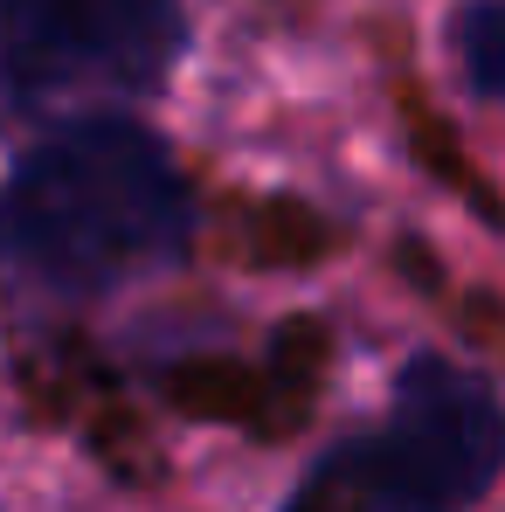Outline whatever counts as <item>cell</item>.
<instances>
[{"mask_svg":"<svg viewBox=\"0 0 505 512\" xmlns=\"http://www.w3.org/2000/svg\"><path fill=\"white\" fill-rule=\"evenodd\" d=\"M450 35H457V63H464L471 90L478 97H499L505 90V7L499 0H471Z\"/></svg>","mask_w":505,"mask_h":512,"instance_id":"4","label":"cell"},{"mask_svg":"<svg viewBox=\"0 0 505 512\" xmlns=\"http://www.w3.org/2000/svg\"><path fill=\"white\" fill-rule=\"evenodd\" d=\"M499 395L485 374L422 353L409 360L388 423L333 450L291 512H464L499 478Z\"/></svg>","mask_w":505,"mask_h":512,"instance_id":"2","label":"cell"},{"mask_svg":"<svg viewBox=\"0 0 505 512\" xmlns=\"http://www.w3.org/2000/svg\"><path fill=\"white\" fill-rule=\"evenodd\" d=\"M194 201L173 153L132 118L42 139L0 187V256L49 291H118L187 250Z\"/></svg>","mask_w":505,"mask_h":512,"instance_id":"1","label":"cell"},{"mask_svg":"<svg viewBox=\"0 0 505 512\" xmlns=\"http://www.w3.org/2000/svg\"><path fill=\"white\" fill-rule=\"evenodd\" d=\"M0 21L35 84L160 90L187 49L180 0H0Z\"/></svg>","mask_w":505,"mask_h":512,"instance_id":"3","label":"cell"}]
</instances>
